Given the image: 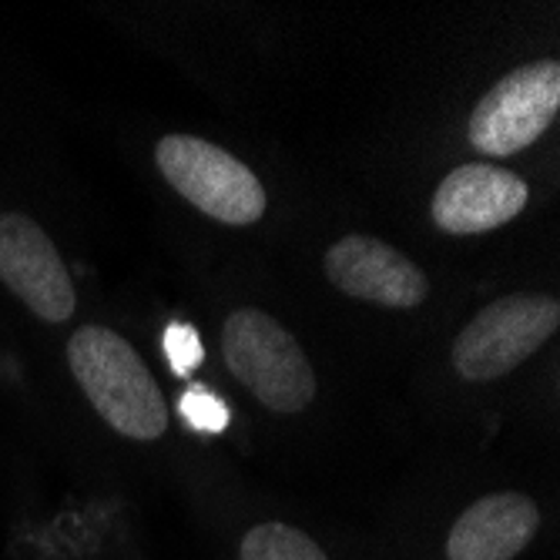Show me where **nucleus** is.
<instances>
[{
  "instance_id": "f257e3e1",
  "label": "nucleus",
  "mask_w": 560,
  "mask_h": 560,
  "mask_svg": "<svg viewBox=\"0 0 560 560\" xmlns=\"http://www.w3.org/2000/svg\"><path fill=\"white\" fill-rule=\"evenodd\" d=\"M68 363L97 417L121 436L148 443L168 430L165 393L125 336L81 326L68 342Z\"/></svg>"
},
{
  "instance_id": "f03ea898",
  "label": "nucleus",
  "mask_w": 560,
  "mask_h": 560,
  "mask_svg": "<svg viewBox=\"0 0 560 560\" xmlns=\"http://www.w3.org/2000/svg\"><path fill=\"white\" fill-rule=\"evenodd\" d=\"M232 376L272 413H299L316 396V373L299 339L262 310H235L222 326Z\"/></svg>"
},
{
  "instance_id": "7ed1b4c3",
  "label": "nucleus",
  "mask_w": 560,
  "mask_h": 560,
  "mask_svg": "<svg viewBox=\"0 0 560 560\" xmlns=\"http://www.w3.org/2000/svg\"><path fill=\"white\" fill-rule=\"evenodd\" d=\"M155 162L182 198L222 225H252L266 215L269 198L256 172L206 138L165 135L155 144Z\"/></svg>"
},
{
  "instance_id": "20e7f679",
  "label": "nucleus",
  "mask_w": 560,
  "mask_h": 560,
  "mask_svg": "<svg viewBox=\"0 0 560 560\" xmlns=\"http://www.w3.org/2000/svg\"><path fill=\"white\" fill-rule=\"evenodd\" d=\"M560 302L540 292L493 299L453 342V366L470 383L500 380L517 370L557 332Z\"/></svg>"
},
{
  "instance_id": "39448f33",
  "label": "nucleus",
  "mask_w": 560,
  "mask_h": 560,
  "mask_svg": "<svg viewBox=\"0 0 560 560\" xmlns=\"http://www.w3.org/2000/svg\"><path fill=\"white\" fill-rule=\"evenodd\" d=\"M560 112V65L534 61L503 74L470 115V144L487 159H511L530 148Z\"/></svg>"
},
{
  "instance_id": "423d86ee",
  "label": "nucleus",
  "mask_w": 560,
  "mask_h": 560,
  "mask_svg": "<svg viewBox=\"0 0 560 560\" xmlns=\"http://www.w3.org/2000/svg\"><path fill=\"white\" fill-rule=\"evenodd\" d=\"M0 282L44 323H68L78 310V292L58 245L21 215H0Z\"/></svg>"
},
{
  "instance_id": "0eeeda50",
  "label": "nucleus",
  "mask_w": 560,
  "mask_h": 560,
  "mask_svg": "<svg viewBox=\"0 0 560 560\" xmlns=\"http://www.w3.org/2000/svg\"><path fill=\"white\" fill-rule=\"evenodd\" d=\"M326 279L352 295L383 310H417L430 295L427 272L406 259L399 248L373 238V235H346L323 259Z\"/></svg>"
},
{
  "instance_id": "6e6552de",
  "label": "nucleus",
  "mask_w": 560,
  "mask_h": 560,
  "mask_svg": "<svg viewBox=\"0 0 560 560\" xmlns=\"http://www.w3.org/2000/svg\"><path fill=\"white\" fill-rule=\"evenodd\" d=\"M530 188L497 165H460L433 191V225L450 235H480L514 222L527 209Z\"/></svg>"
},
{
  "instance_id": "1a4fd4ad",
  "label": "nucleus",
  "mask_w": 560,
  "mask_h": 560,
  "mask_svg": "<svg viewBox=\"0 0 560 560\" xmlns=\"http://www.w3.org/2000/svg\"><path fill=\"white\" fill-rule=\"evenodd\" d=\"M540 530V511L527 493H487L456 517L446 537L450 560H514Z\"/></svg>"
},
{
  "instance_id": "9d476101",
  "label": "nucleus",
  "mask_w": 560,
  "mask_h": 560,
  "mask_svg": "<svg viewBox=\"0 0 560 560\" xmlns=\"http://www.w3.org/2000/svg\"><path fill=\"white\" fill-rule=\"evenodd\" d=\"M242 560H329L326 550L292 524L266 521L256 524L242 540Z\"/></svg>"
},
{
  "instance_id": "9b49d317",
  "label": "nucleus",
  "mask_w": 560,
  "mask_h": 560,
  "mask_svg": "<svg viewBox=\"0 0 560 560\" xmlns=\"http://www.w3.org/2000/svg\"><path fill=\"white\" fill-rule=\"evenodd\" d=\"M178 413L198 433H222L229 427V406L215 393H209L206 386H191L188 393H182Z\"/></svg>"
},
{
  "instance_id": "f8f14e48",
  "label": "nucleus",
  "mask_w": 560,
  "mask_h": 560,
  "mask_svg": "<svg viewBox=\"0 0 560 560\" xmlns=\"http://www.w3.org/2000/svg\"><path fill=\"white\" fill-rule=\"evenodd\" d=\"M165 355H168L175 376H191L201 366V360H206V349H201V339H198L195 326L172 323L165 329Z\"/></svg>"
}]
</instances>
